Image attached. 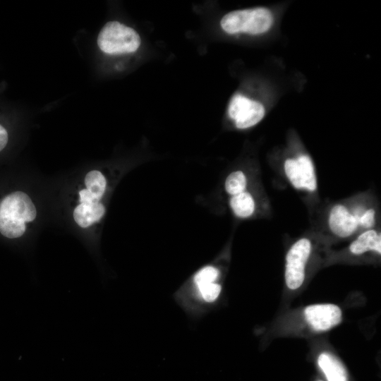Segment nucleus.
<instances>
[{
    "label": "nucleus",
    "mask_w": 381,
    "mask_h": 381,
    "mask_svg": "<svg viewBox=\"0 0 381 381\" xmlns=\"http://www.w3.org/2000/svg\"><path fill=\"white\" fill-rule=\"evenodd\" d=\"M8 143V133L6 130L0 125V152L6 147Z\"/></svg>",
    "instance_id": "nucleus-19"
},
{
    "label": "nucleus",
    "mask_w": 381,
    "mask_h": 381,
    "mask_svg": "<svg viewBox=\"0 0 381 381\" xmlns=\"http://www.w3.org/2000/svg\"><path fill=\"white\" fill-rule=\"evenodd\" d=\"M198 289L202 299L207 302L215 301L222 289L221 286L214 282L200 286Z\"/></svg>",
    "instance_id": "nucleus-18"
},
{
    "label": "nucleus",
    "mask_w": 381,
    "mask_h": 381,
    "mask_svg": "<svg viewBox=\"0 0 381 381\" xmlns=\"http://www.w3.org/2000/svg\"><path fill=\"white\" fill-rule=\"evenodd\" d=\"M85 183L86 189L79 191L80 203L99 202L107 186L104 175L99 171H91L86 174Z\"/></svg>",
    "instance_id": "nucleus-8"
},
{
    "label": "nucleus",
    "mask_w": 381,
    "mask_h": 381,
    "mask_svg": "<svg viewBox=\"0 0 381 381\" xmlns=\"http://www.w3.org/2000/svg\"><path fill=\"white\" fill-rule=\"evenodd\" d=\"M328 224L332 232L341 238L351 236L358 227L353 213L341 204L331 208Z\"/></svg>",
    "instance_id": "nucleus-7"
},
{
    "label": "nucleus",
    "mask_w": 381,
    "mask_h": 381,
    "mask_svg": "<svg viewBox=\"0 0 381 381\" xmlns=\"http://www.w3.org/2000/svg\"><path fill=\"white\" fill-rule=\"evenodd\" d=\"M36 209L29 196L16 191L6 195L0 203V233L8 238L21 236L25 223L36 217Z\"/></svg>",
    "instance_id": "nucleus-1"
},
{
    "label": "nucleus",
    "mask_w": 381,
    "mask_h": 381,
    "mask_svg": "<svg viewBox=\"0 0 381 381\" xmlns=\"http://www.w3.org/2000/svg\"><path fill=\"white\" fill-rule=\"evenodd\" d=\"M353 255H361L368 251L381 253V236L374 229H368L361 233L349 246Z\"/></svg>",
    "instance_id": "nucleus-11"
},
{
    "label": "nucleus",
    "mask_w": 381,
    "mask_h": 381,
    "mask_svg": "<svg viewBox=\"0 0 381 381\" xmlns=\"http://www.w3.org/2000/svg\"><path fill=\"white\" fill-rule=\"evenodd\" d=\"M284 169L288 180L295 188H304L308 191L317 189L314 165L308 155H301L295 159H286Z\"/></svg>",
    "instance_id": "nucleus-4"
},
{
    "label": "nucleus",
    "mask_w": 381,
    "mask_h": 381,
    "mask_svg": "<svg viewBox=\"0 0 381 381\" xmlns=\"http://www.w3.org/2000/svg\"><path fill=\"white\" fill-rule=\"evenodd\" d=\"M249 15V9L238 10L224 15L221 20L222 28L227 33L235 34L244 31Z\"/></svg>",
    "instance_id": "nucleus-13"
},
{
    "label": "nucleus",
    "mask_w": 381,
    "mask_h": 381,
    "mask_svg": "<svg viewBox=\"0 0 381 381\" xmlns=\"http://www.w3.org/2000/svg\"><path fill=\"white\" fill-rule=\"evenodd\" d=\"M305 318L309 326L315 331H327L341 321V310L332 303L313 304L304 309Z\"/></svg>",
    "instance_id": "nucleus-6"
},
{
    "label": "nucleus",
    "mask_w": 381,
    "mask_h": 381,
    "mask_svg": "<svg viewBox=\"0 0 381 381\" xmlns=\"http://www.w3.org/2000/svg\"><path fill=\"white\" fill-rule=\"evenodd\" d=\"M318 364L327 381H347L345 368L332 354L327 352L320 353Z\"/></svg>",
    "instance_id": "nucleus-12"
},
{
    "label": "nucleus",
    "mask_w": 381,
    "mask_h": 381,
    "mask_svg": "<svg viewBox=\"0 0 381 381\" xmlns=\"http://www.w3.org/2000/svg\"><path fill=\"white\" fill-rule=\"evenodd\" d=\"M273 16L271 11L266 8H255L249 9V15L244 32L256 35L265 32L272 26Z\"/></svg>",
    "instance_id": "nucleus-10"
},
{
    "label": "nucleus",
    "mask_w": 381,
    "mask_h": 381,
    "mask_svg": "<svg viewBox=\"0 0 381 381\" xmlns=\"http://www.w3.org/2000/svg\"><path fill=\"white\" fill-rule=\"evenodd\" d=\"M311 243L302 238L295 242L286 255L285 282L287 287L295 290L301 287L305 279V268L311 253Z\"/></svg>",
    "instance_id": "nucleus-3"
},
{
    "label": "nucleus",
    "mask_w": 381,
    "mask_h": 381,
    "mask_svg": "<svg viewBox=\"0 0 381 381\" xmlns=\"http://www.w3.org/2000/svg\"><path fill=\"white\" fill-rule=\"evenodd\" d=\"M219 277L218 270L213 266H206L200 270L194 277V282L199 287L200 286L213 283Z\"/></svg>",
    "instance_id": "nucleus-16"
},
{
    "label": "nucleus",
    "mask_w": 381,
    "mask_h": 381,
    "mask_svg": "<svg viewBox=\"0 0 381 381\" xmlns=\"http://www.w3.org/2000/svg\"><path fill=\"white\" fill-rule=\"evenodd\" d=\"M105 212L104 205L99 202H81L74 210L73 217L81 227L86 228L100 220Z\"/></svg>",
    "instance_id": "nucleus-9"
},
{
    "label": "nucleus",
    "mask_w": 381,
    "mask_h": 381,
    "mask_svg": "<svg viewBox=\"0 0 381 381\" xmlns=\"http://www.w3.org/2000/svg\"><path fill=\"white\" fill-rule=\"evenodd\" d=\"M353 214L356 219L358 226H361L364 229H370L375 223V211L373 208L365 210L356 209Z\"/></svg>",
    "instance_id": "nucleus-17"
},
{
    "label": "nucleus",
    "mask_w": 381,
    "mask_h": 381,
    "mask_svg": "<svg viewBox=\"0 0 381 381\" xmlns=\"http://www.w3.org/2000/svg\"><path fill=\"white\" fill-rule=\"evenodd\" d=\"M247 179L244 173L236 171L228 175L225 180L224 188L226 193L233 196L245 191Z\"/></svg>",
    "instance_id": "nucleus-15"
},
{
    "label": "nucleus",
    "mask_w": 381,
    "mask_h": 381,
    "mask_svg": "<svg viewBox=\"0 0 381 381\" xmlns=\"http://www.w3.org/2000/svg\"><path fill=\"white\" fill-rule=\"evenodd\" d=\"M229 205L235 215L240 218L250 217L255 208L253 196L246 191L231 196Z\"/></svg>",
    "instance_id": "nucleus-14"
},
{
    "label": "nucleus",
    "mask_w": 381,
    "mask_h": 381,
    "mask_svg": "<svg viewBox=\"0 0 381 381\" xmlns=\"http://www.w3.org/2000/svg\"><path fill=\"white\" fill-rule=\"evenodd\" d=\"M228 112L230 118L235 121L236 126L244 129L260 121L265 115V109L261 103L238 94L231 99Z\"/></svg>",
    "instance_id": "nucleus-5"
},
{
    "label": "nucleus",
    "mask_w": 381,
    "mask_h": 381,
    "mask_svg": "<svg viewBox=\"0 0 381 381\" xmlns=\"http://www.w3.org/2000/svg\"><path fill=\"white\" fill-rule=\"evenodd\" d=\"M97 44L109 54L131 53L140 47V38L133 28L118 21H109L100 30Z\"/></svg>",
    "instance_id": "nucleus-2"
}]
</instances>
